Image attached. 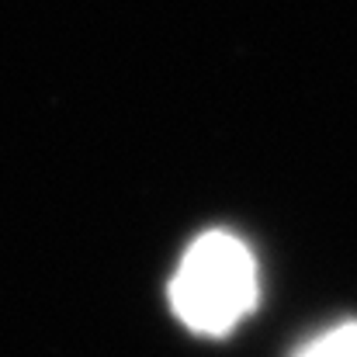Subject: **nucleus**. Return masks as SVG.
Returning <instances> with one entry per match:
<instances>
[{
	"instance_id": "obj_1",
	"label": "nucleus",
	"mask_w": 357,
	"mask_h": 357,
	"mask_svg": "<svg viewBox=\"0 0 357 357\" xmlns=\"http://www.w3.org/2000/svg\"><path fill=\"white\" fill-rule=\"evenodd\" d=\"M253 302L257 264L239 236L212 229L184 250L170 278V309L188 330L222 337L250 316Z\"/></svg>"
},
{
	"instance_id": "obj_2",
	"label": "nucleus",
	"mask_w": 357,
	"mask_h": 357,
	"mask_svg": "<svg viewBox=\"0 0 357 357\" xmlns=\"http://www.w3.org/2000/svg\"><path fill=\"white\" fill-rule=\"evenodd\" d=\"M298 357H357V323H344L337 330H326L312 344H305Z\"/></svg>"
}]
</instances>
